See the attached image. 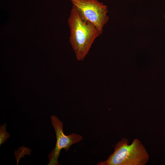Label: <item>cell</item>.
Listing matches in <instances>:
<instances>
[{
    "label": "cell",
    "mask_w": 165,
    "mask_h": 165,
    "mask_svg": "<svg viewBox=\"0 0 165 165\" xmlns=\"http://www.w3.org/2000/svg\"><path fill=\"white\" fill-rule=\"evenodd\" d=\"M68 22L70 31V43L77 59L82 61L95 39L102 32L91 22L82 20L72 7Z\"/></svg>",
    "instance_id": "6da1fadb"
},
{
    "label": "cell",
    "mask_w": 165,
    "mask_h": 165,
    "mask_svg": "<svg viewBox=\"0 0 165 165\" xmlns=\"http://www.w3.org/2000/svg\"><path fill=\"white\" fill-rule=\"evenodd\" d=\"M149 159L148 154L140 141L134 139L129 145L128 140L123 138L115 145L113 152L99 165H145Z\"/></svg>",
    "instance_id": "7a4b0ae2"
},
{
    "label": "cell",
    "mask_w": 165,
    "mask_h": 165,
    "mask_svg": "<svg viewBox=\"0 0 165 165\" xmlns=\"http://www.w3.org/2000/svg\"><path fill=\"white\" fill-rule=\"evenodd\" d=\"M70 0L72 7L78 12L82 20L91 22L102 32L109 18L107 15L108 10L106 6L97 0Z\"/></svg>",
    "instance_id": "3957f363"
},
{
    "label": "cell",
    "mask_w": 165,
    "mask_h": 165,
    "mask_svg": "<svg viewBox=\"0 0 165 165\" xmlns=\"http://www.w3.org/2000/svg\"><path fill=\"white\" fill-rule=\"evenodd\" d=\"M50 118L56 133L57 141L55 148L49 154V162L47 165H60L58 160L61 150L64 149L66 152L68 151L72 145L81 141L82 137L75 133L65 135L63 131V122L55 116H52Z\"/></svg>",
    "instance_id": "277c9868"
},
{
    "label": "cell",
    "mask_w": 165,
    "mask_h": 165,
    "mask_svg": "<svg viewBox=\"0 0 165 165\" xmlns=\"http://www.w3.org/2000/svg\"><path fill=\"white\" fill-rule=\"evenodd\" d=\"M6 124L1 125L0 127V145L3 144L9 138V133L6 131Z\"/></svg>",
    "instance_id": "5b68a950"
}]
</instances>
